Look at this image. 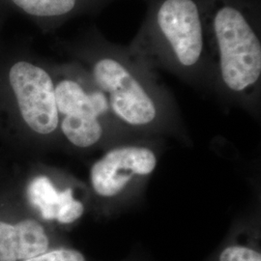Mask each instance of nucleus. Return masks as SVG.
Wrapping results in <instances>:
<instances>
[{
  "label": "nucleus",
  "instance_id": "nucleus-5",
  "mask_svg": "<svg viewBox=\"0 0 261 261\" xmlns=\"http://www.w3.org/2000/svg\"><path fill=\"white\" fill-rule=\"evenodd\" d=\"M105 94L115 120L137 130H149L161 120L158 96L134 63L118 54L97 56L87 70Z\"/></svg>",
  "mask_w": 261,
  "mask_h": 261
},
{
  "label": "nucleus",
  "instance_id": "nucleus-1",
  "mask_svg": "<svg viewBox=\"0 0 261 261\" xmlns=\"http://www.w3.org/2000/svg\"><path fill=\"white\" fill-rule=\"evenodd\" d=\"M0 138L22 152L60 142L53 71L27 59L0 71Z\"/></svg>",
  "mask_w": 261,
  "mask_h": 261
},
{
  "label": "nucleus",
  "instance_id": "nucleus-8",
  "mask_svg": "<svg viewBox=\"0 0 261 261\" xmlns=\"http://www.w3.org/2000/svg\"><path fill=\"white\" fill-rule=\"evenodd\" d=\"M158 165L156 152L143 145H122L107 151L89 170L90 198L107 201L149 177Z\"/></svg>",
  "mask_w": 261,
  "mask_h": 261
},
{
  "label": "nucleus",
  "instance_id": "nucleus-9",
  "mask_svg": "<svg viewBox=\"0 0 261 261\" xmlns=\"http://www.w3.org/2000/svg\"><path fill=\"white\" fill-rule=\"evenodd\" d=\"M30 17L43 20L62 19L73 14L83 0H9Z\"/></svg>",
  "mask_w": 261,
  "mask_h": 261
},
{
  "label": "nucleus",
  "instance_id": "nucleus-6",
  "mask_svg": "<svg viewBox=\"0 0 261 261\" xmlns=\"http://www.w3.org/2000/svg\"><path fill=\"white\" fill-rule=\"evenodd\" d=\"M150 37L176 69L193 71L205 56V20L196 0H158L150 18Z\"/></svg>",
  "mask_w": 261,
  "mask_h": 261
},
{
  "label": "nucleus",
  "instance_id": "nucleus-3",
  "mask_svg": "<svg viewBox=\"0 0 261 261\" xmlns=\"http://www.w3.org/2000/svg\"><path fill=\"white\" fill-rule=\"evenodd\" d=\"M53 73L59 140L82 151L103 145L112 125L118 123L105 94L81 68L64 67Z\"/></svg>",
  "mask_w": 261,
  "mask_h": 261
},
{
  "label": "nucleus",
  "instance_id": "nucleus-2",
  "mask_svg": "<svg viewBox=\"0 0 261 261\" xmlns=\"http://www.w3.org/2000/svg\"><path fill=\"white\" fill-rule=\"evenodd\" d=\"M2 186L30 214L59 232L75 226L90 202L88 187L82 181L39 162L20 167Z\"/></svg>",
  "mask_w": 261,
  "mask_h": 261
},
{
  "label": "nucleus",
  "instance_id": "nucleus-4",
  "mask_svg": "<svg viewBox=\"0 0 261 261\" xmlns=\"http://www.w3.org/2000/svg\"><path fill=\"white\" fill-rule=\"evenodd\" d=\"M210 18L222 84L230 93L250 95L261 77L260 38L250 17L234 2L221 1Z\"/></svg>",
  "mask_w": 261,
  "mask_h": 261
},
{
  "label": "nucleus",
  "instance_id": "nucleus-7",
  "mask_svg": "<svg viewBox=\"0 0 261 261\" xmlns=\"http://www.w3.org/2000/svg\"><path fill=\"white\" fill-rule=\"evenodd\" d=\"M68 245L62 234L40 222L5 187L0 188V261H24Z\"/></svg>",
  "mask_w": 261,
  "mask_h": 261
},
{
  "label": "nucleus",
  "instance_id": "nucleus-10",
  "mask_svg": "<svg viewBox=\"0 0 261 261\" xmlns=\"http://www.w3.org/2000/svg\"><path fill=\"white\" fill-rule=\"evenodd\" d=\"M216 261H261L260 248L257 243H228L219 252Z\"/></svg>",
  "mask_w": 261,
  "mask_h": 261
}]
</instances>
